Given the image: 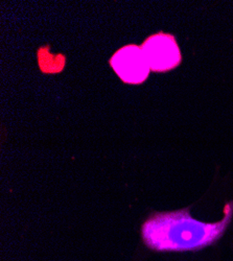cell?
<instances>
[{
  "instance_id": "obj_1",
  "label": "cell",
  "mask_w": 233,
  "mask_h": 261,
  "mask_svg": "<svg viewBox=\"0 0 233 261\" xmlns=\"http://www.w3.org/2000/svg\"><path fill=\"white\" fill-rule=\"evenodd\" d=\"M233 217V200L226 203L224 217L217 223L194 219L189 208L155 212L141 226L144 245L157 252H197L222 238Z\"/></svg>"
},
{
  "instance_id": "obj_2",
  "label": "cell",
  "mask_w": 233,
  "mask_h": 261,
  "mask_svg": "<svg viewBox=\"0 0 233 261\" xmlns=\"http://www.w3.org/2000/svg\"><path fill=\"white\" fill-rule=\"evenodd\" d=\"M141 49L151 71L167 72L178 67L182 61L176 38L169 34L158 33L150 36L143 42Z\"/></svg>"
},
{
  "instance_id": "obj_3",
  "label": "cell",
  "mask_w": 233,
  "mask_h": 261,
  "mask_svg": "<svg viewBox=\"0 0 233 261\" xmlns=\"http://www.w3.org/2000/svg\"><path fill=\"white\" fill-rule=\"evenodd\" d=\"M110 65L126 84H142L150 74V66L141 49V46L129 44L118 49L110 59Z\"/></svg>"
}]
</instances>
